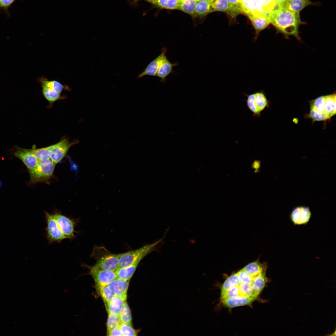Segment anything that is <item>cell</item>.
<instances>
[{"mask_svg":"<svg viewBox=\"0 0 336 336\" xmlns=\"http://www.w3.org/2000/svg\"><path fill=\"white\" fill-rule=\"evenodd\" d=\"M269 18L270 23L279 32L287 37L292 35L300 40L299 27L303 23L301 20L299 12L288 10L279 2L269 13Z\"/></svg>","mask_w":336,"mask_h":336,"instance_id":"cell-1","label":"cell"},{"mask_svg":"<svg viewBox=\"0 0 336 336\" xmlns=\"http://www.w3.org/2000/svg\"><path fill=\"white\" fill-rule=\"evenodd\" d=\"M164 236L152 244L120 254L119 261V268L126 267L133 264L138 260L141 261L147 254L152 251H156L163 244Z\"/></svg>","mask_w":336,"mask_h":336,"instance_id":"cell-2","label":"cell"},{"mask_svg":"<svg viewBox=\"0 0 336 336\" xmlns=\"http://www.w3.org/2000/svg\"><path fill=\"white\" fill-rule=\"evenodd\" d=\"M120 254H114L105 247L95 245L90 257L95 259L96 262L92 266L96 268L115 271L119 268Z\"/></svg>","mask_w":336,"mask_h":336,"instance_id":"cell-3","label":"cell"},{"mask_svg":"<svg viewBox=\"0 0 336 336\" xmlns=\"http://www.w3.org/2000/svg\"><path fill=\"white\" fill-rule=\"evenodd\" d=\"M280 0H240V11L248 16L269 14Z\"/></svg>","mask_w":336,"mask_h":336,"instance_id":"cell-4","label":"cell"},{"mask_svg":"<svg viewBox=\"0 0 336 336\" xmlns=\"http://www.w3.org/2000/svg\"><path fill=\"white\" fill-rule=\"evenodd\" d=\"M55 165L50 159L39 161L35 168L29 171L30 182L47 183L52 177Z\"/></svg>","mask_w":336,"mask_h":336,"instance_id":"cell-5","label":"cell"},{"mask_svg":"<svg viewBox=\"0 0 336 336\" xmlns=\"http://www.w3.org/2000/svg\"><path fill=\"white\" fill-rule=\"evenodd\" d=\"M245 95L247 106L252 112L253 117H260L261 112L269 106V101L264 92L260 91Z\"/></svg>","mask_w":336,"mask_h":336,"instance_id":"cell-6","label":"cell"},{"mask_svg":"<svg viewBox=\"0 0 336 336\" xmlns=\"http://www.w3.org/2000/svg\"><path fill=\"white\" fill-rule=\"evenodd\" d=\"M57 221L58 227L66 239L72 240L76 237L75 233L77 232L75 230L79 219L70 218L61 213L55 212L53 214Z\"/></svg>","mask_w":336,"mask_h":336,"instance_id":"cell-7","label":"cell"},{"mask_svg":"<svg viewBox=\"0 0 336 336\" xmlns=\"http://www.w3.org/2000/svg\"><path fill=\"white\" fill-rule=\"evenodd\" d=\"M82 266L89 269V274L94 279L97 288L107 285L117 278L115 271L97 268L85 264Z\"/></svg>","mask_w":336,"mask_h":336,"instance_id":"cell-8","label":"cell"},{"mask_svg":"<svg viewBox=\"0 0 336 336\" xmlns=\"http://www.w3.org/2000/svg\"><path fill=\"white\" fill-rule=\"evenodd\" d=\"M44 213L47 224L46 236L49 243H60L66 238L59 230L53 214L45 211Z\"/></svg>","mask_w":336,"mask_h":336,"instance_id":"cell-9","label":"cell"},{"mask_svg":"<svg viewBox=\"0 0 336 336\" xmlns=\"http://www.w3.org/2000/svg\"><path fill=\"white\" fill-rule=\"evenodd\" d=\"M78 142H70L64 138L58 142L50 146V159L56 165L65 157L70 148Z\"/></svg>","mask_w":336,"mask_h":336,"instance_id":"cell-10","label":"cell"},{"mask_svg":"<svg viewBox=\"0 0 336 336\" xmlns=\"http://www.w3.org/2000/svg\"><path fill=\"white\" fill-rule=\"evenodd\" d=\"M14 155L23 162L28 171L35 168L39 162L31 149L17 147Z\"/></svg>","mask_w":336,"mask_h":336,"instance_id":"cell-11","label":"cell"},{"mask_svg":"<svg viewBox=\"0 0 336 336\" xmlns=\"http://www.w3.org/2000/svg\"><path fill=\"white\" fill-rule=\"evenodd\" d=\"M309 208L305 206H298L292 211L290 219L293 224L296 225L305 224L309 221L311 217Z\"/></svg>","mask_w":336,"mask_h":336,"instance_id":"cell-12","label":"cell"},{"mask_svg":"<svg viewBox=\"0 0 336 336\" xmlns=\"http://www.w3.org/2000/svg\"><path fill=\"white\" fill-rule=\"evenodd\" d=\"M167 50L166 48L163 47L161 54L149 63L142 72L138 75V78H140L145 76H156L161 61L166 55Z\"/></svg>","mask_w":336,"mask_h":336,"instance_id":"cell-13","label":"cell"},{"mask_svg":"<svg viewBox=\"0 0 336 336\" xmlns=\"http://www.w3.org/2000/svg\"><path fill=\"white\" fill-rule=\"evenodd\" d=\"M178 64L176 62H171L166 55L165 56L161 61L156 76L160 79L161 82H165L166 77L174 72L173 67Z\"/></svg>","mask_w":336,"mask_h":336,"instance_id":"cell-14","label":"cell"},{"mask_svg":"<svg viewBox=\"0 0 336 336\" xmlns=\"http://www.w3.org/2000/svg\"><path fill=\"white\" fill-rule=\"evenodd\" d=\"M257 298V297H254L239 296L226 298L221 301L224 306L226 307L229 308H232L238 306L249 305L255 301Z\"/></svg>","mask_w":336,"mask_h":336,"instance_id":"cell-15","label":"cell"},{"mask_svg":"<svg viewBox=\"0 0 336 336\" xmlns=\"http://www.w3.org/2000/svg\"><path fill=\"white\" fill-rule=\"evenodd\" d=\"M129 281L117 278L109 283L107 285L114 296H127V292Z\"/></svg>","mask_w":336,"mask_h":336,"instance_id":"cell-16","label":"cell"},{"mask_svg":"<svg viewBox=\"0 0 336 336\" xmlns=\"http://www.w3.org/2000/svg\"><path fill=\"white\" fill-rule=\"evenodd\" d=\"M280 2L284 7L295 12H299L312 3L309 0H284Z\"/></svg>","mask_w":336,"mask_h":336,"instance_id":"cell-17","label":"cell"},{"mask_svg":"<svg viewBox=\"0 0 336 336\" xmlns=\"http://www.w3.org/2000/svg\"><path fill=\"white\" fill-rule=\"evenodd\" d=\"M249 17L256 31L255 39H256L259 33L267 27L270 23L269 17L267 15H262Z\"/></svg>","mask_w":336,"mask_h":336,"instance_id":"cell-18","label":"cell"},{"mask_svg":"<svg viewBox=\"0 0 336 336\" xmlns=\"http://www.w3.org/2000/svg\"><path fill=\"white\" fill-rule=\"evenodd\" d=\"M127 296H114L109 302L106 303L107 308L109 313L119 315L121 307L126 301Z\"/></svg>","mask_w":336,"mask_h":336,"instance_id":"cell-19","label":"cell"},{"mask_svg":"<svg viewBox=\"0 0 336 336\" xmlns=\"http://www.w3.org/2000/svg\"><path fill=\"white\" fill-rule=\"evenodd\" d=\"M141 261L138 260L129 266L118 268L115 271L117 278L124 280H129L134 273Z\"/></svg>","mask_w":336,"mask_h":336,"instance_id":"cell-20","label":"cell"},{"mask_svg":"<svg viewBox=\"0 0 336 336\" xmlns=\"http://www.w3.org/2000/svg\"><path fill=\"white\" fill-rule=\"evenodd\" d=\"M240 283V279L236 273L229 276L225 280L221 288V299L222 300L227 292L233 287L239 285Z\"/></svg>","mask_w":336,"mask_h":336,"instance_id":"cell-21","label":"cell"},{"mask_svg":"<svg viewBox=\"0 0 336 336\" xmlns=\"http://www.w3.org/2000/svg\"><path fill=\"white\" fill-rule=\"evenodd\" d=\"M268 282L265 274V270L254 278L251 285L254 292L259 295Z\"/></svg>","mask_w":336,"mask_h":336,"instance_id":"cell-22","label":"cell"},{"mask_svg":"<svg viewBox=\"0 0 336 336\" xmlns=\"http://www.w3.org/2000/svg\"><path fill=\"white\" fill-rule=\"evenodd\" d=\"M41 86H44L61 93L63 90H70L67 85H63L58 82L54 80H48L44 77H42L39 79Z\"/></svg>","mask_w":336,"mask_h":336,"instance_id":"cell-23","label":"cell"},{"mask_svg":"<svg viewBox=\"0 0 336 336\" xmlns=\"http://www.w3.org/2000/svg\"><path fill=\"white\" fill-rule=\"evenodd\" d=\"M212 4V2L208 0L197 1L195 13L198 16H203L214 11Z\"/></svg>","mask_w":336,"mask_h":336,"instance_id":"cell-24","label":"cell"},{"mask_svg":"<svg viewBox=\"0 0 336 336\" xmlns=\"http://www.w3.org/2000/svg\"><path fill=\"white\" fill-rule=\"evenodd\" d=\"M180 0H156L151 2L154 5L161 8L169 9H179Z\"/></svg>","mask_w":336,"mask_h":336,"instance_id":"cell-25","label":"cell"},{"mask_svg":"<svg viewBox=\"0 0 336 336\" xmlns=\"http://www.w3.org/2000/svg\"><path fill=\"white\" fill-rule=\"evenodd\" d=\"M41 86L44 97L50 103L65 98V96H61V93L44 86Z\"/></svg>","mask_w":336,"mask_h":336,"instance_id":"cell-26","label":"cell"},{"mask_svg":"<svg viewBox=\"0 0 336 336\" xmlns=\"http://www.w3.org/2000/svg\"><path fill=\"white\" fill-rule=\"evenodd\" d=\"M326 112L330 118L336 114V94L325 96Z\"/></svg>","mask_w":336,"mask_h":336,"instance_id":"cell-27","label":"cell"},{"mask_svg":"<svg viewBox=\"0 0 336 336\" xmlns=\"http://www.w3.org/2000/svg\"><path fill=\"white\" fill-rule=\"evenodd\" d=\"M242 269L253 277H256L265 270V268L257 261L250 263Z\"/></svg>","mask_w":336,"mask_h":336,"instance_id":"cell-28","label":"cell"},{"mask_svg":"<svg viewBox=\"0 0 336 336\" xmlns=\"http://www.w3.org/2000/svg\"><path fill=\"white\" fill-rule=\"evenodd\" d=\"M31 150L39 161L50 159V146L37 149H32Z\"/></svg>","mask_w":336,"mask_h":336,"instance_id":"cell-29","label":"cell"},{"mask_svg":"<svg viewBox=\"0 0 336 336\" xmlns=\"http://www.w3.org/2000/svg\"><path fill=\"white\" fill-rule=\"evenodd\" d=\"M119 316L122 323L132 325V316L128 306L125 301L123 304Z\"/></svg>","mask_w":336,"mask_h":336,"instance_id":"cell-30","label":"cell"},{"mask_svg":"<svg viewBox=\"0 0 336 336\" xmlns=\"http://www.w3.org/2000/svg\"><path fill=\"white\" fill-rule=\"evenodd\" d=\"M196 0H185L181 1L179 9L190 15L195 13Z\"/></svg>","mask_w":336,"mask_h":336,"instance_id":"cell-31","label":"cell"},{"mask_svg":"<svg viewBox=\"0 0 336 336\" xmlns=\"http://www.w3.org/2000/svg\"><path fill=\"white\" fill-rule=\"evenodd\" d=\"M310 105V108L326 113L325 110V96L319 97L311 101Z\"/></svg>","mask_w":336,"mask_h":336,"instance_id":"cell-32","label":"cell"},{"mask_svg":"<svg viewBox=\"0 0 336 336\" xmlns=\"http://www.w3.org/2000/svg\"><path fill=\"white\" fill-rule=\"evenodd\" d=\"M238 286L240 289V296L256 297L258 296V295L254 292L250 284L240 283Z\"/></svg>","mask_w":336,"mask_h":336,"instance_id":"cell-33","label":"cell"},{"mask_svg":"<svg viewBox=\"0 0 336 336\" xmlns=\"http://www.w3.org/2000/svg\"><path fill=\"white\" fill-rule=\"evenodd\" d=\"M212 7L214 11L228 12L230 7L228 0H216L212 2Z\"/></svg>","mask_w":336,"mask_h":336,"instance_id":"cell-34","label":"cell"},{"mask_svg":"<svg viewBox=\"0 0 336 336\" xmlns=\"http://www.w3.org/2000/svg\"><path fill=\"white\" fill-rule=\"evenodd\" d=\"M308 115V117L314 121H324L330 118L326 113L320 112L312 108H310Z\"/></svg>","mask_w":336,"mask_h":336,"instance_id":"cell-35","label":"cell"},{"mask_svg":"<svg viewBox=\"0 0 336 336\" xmlns=\"http://www.w3.org/2000/svg\"><path fill=\"white\" fill-rule=\"evenodd\" d=\"M97 289L105 303L110 301L114 296L107 285L100 287Z\"/></svg>","mask_w":336,"mask_h":336,"instance_id":"cell-36","label":"cell"},{"mask_svg":"<svg viewBox=\"0 0 336 336\" xmlns=\"http://www.w3.org/2000/svg\"><path fill=\"white\" fill-rule=\"evenodd\" d=\"M121 323L119 315L108 312L107 324V331L119 326Z\"/></svg>","mask_w":336,"mask_h":336,"instance_id":"cell-37","label":"cell"},{"mask_svg":"<svg viewBox=\"0 0 336 336\" xmlns=\"http://www.w3.org/2000/svg\"><path fill=\"white\" fill-rule=\"evenodd\" d=\"M236 273L239 278L241 283L251 285L255 277H252L242 269Z\"/></svg>","mask_w":336,"mask_h":336,"instance_id":"cell-38","label":"cell"},{"mask_svg":"<svg viewBox=\"0 0 336 336\" xmlns=\"http://www.w3.org/2000/svg\"><path fill=\"white\" fill-rule=\"evenodd\" d=\"M123 336H137V332L132 325L121 323L119 325Z\"/></svg>","mask_w":336,"mask_h":336,"instance_id":"cell-39","label":"cell"},{"mask_svg":"<svg viewBox=\"0 0 336 336\" xmlns=\"http://www.w3.org/2000/svg\"><path fill=\"white\" fill-rule=\"evenodd\" d=\"M16 0H0V11H3L9 14L8 9Z\"/></svg>","mask_w":336,"mask_h":336,"instance_id":"cell-40","label":"cell"},{"mask_svg":"<svg viewBox=\"0 0 336 336\" xmlns=\"http://www.w3.org/2000/svg\"><path fill=\"white\" fill-rule=\"evenodd\" d=\"M240 289L238 285L235 286L230 289L226 293L221 301L228 298L240 296Z\"/></svg>","mask_w":336,"mask_h":336,"instance_id":"cell-41","label":"cell"},{"mask_svg":"<svg viewBox=\"0 0 336 336\" xmlns=\"http://www.w3.org/2000/svg\"><path fill=\"white\" fill-rule=\"evenodd\" d=\"M107 331V335L108 336H123L119 326Z\"/></svg>","mask_w":336,"mask_h":336,"instance_id":"cell-42","label":"cell"},{"mask_svg":"<svg viewBox=\"0 0 336 336\" xmlns=\"http://www.w3.org/2000/svg\"><path fill=\"white\" fill-rule=\"evenodd\" d=\"M240 0H228L230 6L240 7L239 4Z\"/></svg>","mask_w":336,"mask_h":336,"instance_id":"cell-43","label":"cell"},{"mask_svg":"<svg viewBox=\"0 0 336 336\" xmlns=\"http://www.w3.org/2000/svg\"><path fill=\"white\" fill-rule=\"evenodd\" d=\"M140 0L146 1L151 3L152 1L156 0H129V2L130 4L134 6H137L138 2Z\"/></svg>","mask_w":336,"mask_h":336,"instance_id":"cell-44","label":"cell"},{"mask_svg":"<svg viewBox=\"0 0 336 336\" xmlns=\"http://www.w3.org/2000/svg\"><path fill=\"white\" fill-rule=\"evenodd\" d=\"M207 0L209 1L210 2H214V1H215L216 0Z\"/></svg>","mask_w":336,"mask_h":336,"instance_id":"cell-45","label":"cell"},{"mask_svg":"<svg viewBox=\"0 0 336 336\" xmlns=\"http://www.w3.org/2000/svg\"><path fill=\"white\" fill-rule=\"evenodd\" d=\"M196 0L197 1H206V0Z\"/></svg>","mask_w":336,"mask_h":336,"instance_id":"cell-46","label":"cell"},{"mask_svg":"<svg viewBox=\"0 0 336 336\" xmlns=\"http://www.w3.org/2000/svg\"><path fill=\"white\" fill-rule=\"evenodd\" d=\"M180 0L181 1H184L185 0Z\"/></svg>","mask_w":336,"mask_h":336,"instance_id":"cell-47","label":"cell"},{"mask_svg":"<svg viewBox=\"0 0 336 336\" xmlns=\"http://www.w3.org/2000/svg\"><path fill=\"white\" fill-rule=\"evenodd\" d=\"M284 0H280V1H284Z\"/></svg>","mask_w":336,"mask_h":336,"instance_id":"cell-48","label":"cell"},{"mask_svg":"<svg viewBox=\"0 0 336 336\" xmlns=\"http://www.w3.org/2000/svg\"><path fill=\"white\" fill-rule=\"evenodd\" d=\"M0 185H1V183H0Z\"/></svg>","mask_w":336,"mask_h":336,"instance_id":"cell-49","label":"cell"}]
</instances>
